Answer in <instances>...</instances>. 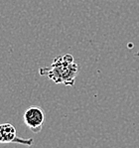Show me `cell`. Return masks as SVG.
<instances>
[{
  "instance_id": "obj_1",
  "label": "cell",
  "mask_w": 139,
  "mask_h": 148,
  "mask_svg": "<svg viewBox=\"0 0 139 148\" xmlns=\"http://www.w3.org/2000/svg\"><path fill=\"white\" fill-rule=\"evenodd\" d=\"M77 73L79 65L70 54L57 57L50 67L40 69L42 76H47L56 84H64L66 86H74Z\"/></svg>"
},
{
  "instance_id": "obj_3",
  "label": "cell",
  "mask_w": 139,
  "mask_h": 148,
  "mask_svg": "<svg viewBox=\"0 0 139 148\" xmlns=\"http://www.w3.org/2000/svg\"><path fill=\"white\" fill-rule=\"evenodd\" d=\"M16 129L11 123L0 124V143H19V144L30 145L33 144L32 138H21L16 134Z\"/></svg>"
},
{
  "instance_id": "obj_2",
  "label": "cell",
  "mask_w": 139,
  "mask_h": 148,
  "mask_svg": "<svg viewBox=\"0 0 139 148\" xmlns=\"http://www.w3.org/2000/svg\"><path fill=\"white\" fill-rule=\"evenodd\" d=\"M23 120L32 132L40 133L45 121V113L39 106H30L24 112Z\"/></svg>"
}]
</instances>
